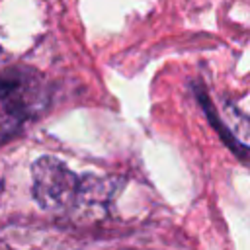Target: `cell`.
Segmentation results:
<instances>
[{
	"mask_svg": "<svg viewBox=\"0 0 250 250\" xmlns=\"http://www.w3.org/2000/svg\"><path fill=\"white\" fill-rule=\"evenodd\" d=\"M43 78L27 66L0 70V146L14 139L45 104Z\"/></svg>",
	"mask_w": 250,
	"mask_h": 250,
	"instance_id": "6da1fadb",
	"label": "cell"
},
{
	"mask_svg": "<svg viewBox=\"0 0 250 250\" xmlns=\"http://www.w3.org/2000/svg\"><path fill=\"white\" fill-rule=\"evenodd\" d=\"M31 189L35 201L47 211H66L86 191L84 178H78L59 158L41 156L31 166Z\"/></svg>",
	"mask_w": 250,
	"mask_h": 250,
	"instance_id": "7a4b0ae2",
	"label": "cell"
},
{
	"mask_svg": "<svg viewBox=\"0 0 250 250\" xmlns=\"http://www.w3.org/2000/svg\"><path fill=\"white\" fill-rule=\"evenodd\" d=\"M197 98H199V104H201V107H203V111H205V115H207L209 123H211V125H213V129L219 133V137L223 139V143H225V145H227V146H229V148H230L238 158L248 160V158H250V148L234 137V133L229 129V125H225V123L221 121V115L217 113V109L213 107V104L209 102V98H207L201 90H197Z\"/></svg>",
	"mask_w": 250,
	"mask_h": 250,
	"instance_id": "3957f363",
	"label": "cell"
}]
</instances>
